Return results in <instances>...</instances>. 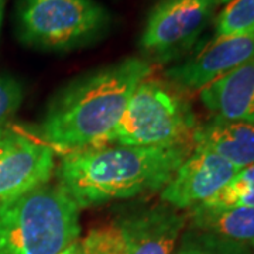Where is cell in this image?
Masks as SVG:
<instances>
[{
	"label": "cell",
	"mask_w": 254,
	"mask_h": 254,
	"mask_svg": "<svg viewBox=\"0 0 254 254\" xmlns=\"http://www.w3.org/2000/svg\"><path fill=\"white\" fill-rule=\"evenodd\" d=\"M153 73V64L128 57L75 78L50 100L40 136L66 153L106 144L136 88Z\"/></svg>",
	"instance_id": "cell-1"
},
{
	"label": "cell",
	"mask_w": 254,
	"mask_h": 254,
	"mask_svg": "<svg viewBox=\"0 0 254 254\" xmlns=\"http://www.w3.org/2000/svg\"><path fill=\"white\" fill-rule=\"evenodd\" d=\"M193 150V145H95L64 155L57 184L79 209L160 192Z\"/></svg>",
	"instance_id": "cell-2"
},
{
	"label": "cell",
	"mask_w": 254,
	"mask_h": 254,
	"mask_svg": "<svg viewBox=\"0 0 254 254\" xmlns=\"http://www.w3.org/2000/svg\"><path fill=\"white\" fill-rule=\"evenodd\" d=\"M81 209L47 182L0 202V254H60L81 236Z\"/></svg>",
	"instance_id": "cell-3"
},
{
	"label": "cell",
	"mask_w": 254,
	"mask_h": 254,
	"mask_svg": "<svg viewBox=\"0 0 254 254\" xmlns=\"http://www.w3.org/2000/svg\"><path fill=\"white\" fill-rule=\"evenodd\" d=\"M198 125L185 92L164 76L150 75L131 95L108 143L138 147L193 145Z\"/></svg>",
	"instance_id": "cell-4"
},
{
	"label": "cell",
	"mask_w": 254,
	"mask_h": 254,
	"mask_svg": "<svg viewBox=\"0 0 254 254\" xmlns=\"http://www.w3.org/2000/svg\"><path fill=\"white\" fill-rule=\"evenodd\" d=\"M112 17L96 0H20L17 36L24 46L68 53L108 34Z\"/></svg>",
	"instance_id": "cell-5"
},
{
	"label": "cell",
	"mask_w": 254,
	"mask_h": 254,
	"mask_svg": "<svg viewBox=\"0 0 254 254\" xmlns=\"http://www.w3.org/2000/svg\"><path fill=\"white\" fill-rule=\"evenodd\" d=\"M219 0H158L145 18L138 47L153 65H170L190 55L215 20Z\"/></svg>",
	"instance_id": "cell-6"
},
{
	"label": "cell",
	"mask_w": 254,
	"mask_h": 254,
	"mask_svg": "<svg viewBox=\"0 0 254 254\" xmlns=\"http://www.w3.org/2000/svg\"><path fill=\"white\" fill-rule=\"evenodd\" d=\"M55 153L40 136L7 122L0 126V202L51 181Z\"/></svg>",
	"instance_id": "cell-7"
},
{
	"label": "cell",
	"mask_w": 254,
	"mask_h": 254,
	"mask_svg": "<svg viewBox=\"0 0 254 254\" xmlns=\"http://www.w3.org/2000/svg\"><path fill=\"white\" fill-rule=\"evenodd\" d=\"M254 58V31L212 37L184 60L170 65L164 78L182 92H200L205 86Z\"/></svg>",
	"instance_id": "cell-8"
},
{
	"label": "cell",
	"mask_w": 254,
	"mask_h": 254,
	"mask_svg": "<svg viewBox=\"0 0 254 254\" xmlns=\"http://www.w3.org/2000/svg\"><path fill=\"white\" fill-rule=\"evenodd\" d=\"M125 254H173L187 226V215L158 202L127 209L112 222Z\"/></svg>",
	"instance_id": "cell-9"
},
{
	"label": "cell",
	"mask_w": 254,
	"mask_h": 254,
	"mask_svg": "<svg viewBox=\"0 0 254 254\" xmlns=\"http://www.w3.org/2000/svg\"><path fill=\"white\" fill-rule=\"evenodd\" d=\"M240 170L218 154L193 147L160 190L161 202L177 210H190L213 198Z\"/></svg>",
	"instance_id": "cell-10"
},
{
	"label": "cell",
	"mask_w": 254,
	"mask_h": 254,
	"mask_svg": "<svg viewBox=\"0 0 254 254\" xmlns=\"http://www.w3.org/2000/svg\"><path fill=\"white\" fill-rule=\"evenodd\" d=\"M199 98L213 116L254 123V58L205 86Z\"/></svg>",
	"instance_id": "cell-11"
},
{
	"label": "cell",
	"mask_w": 254,
	"mask_h": 254,
	"mask_svg": "<svg viewBox=\"0 0 254 254\" xmlns=\"http://www.w3.org/2000/svg\"><path fill=\"white\" fill-rule=\"evenodd\" d=\"M193 147L209 150L243 170L254 164V123L213 116L198 125Z\"/></svg>",
	"instance_id": "cell-12"
},
{
	"label": "cell",
	"mask_w": 254,
	"mask_h": 254,
	"mask_svg": "<svg viewBox=\"0 0 254 254\" xmlns=\"http://www.w3.org/2000/svg\"><path fill=\"white\" fill-rule=\"evenodd\" d=\"M190 229L208 232L254 249V208L199 205L187 213Z\"/></svg>",
	"instance_id": "cell-13"
},
{
	"label": "cell",
	"mask_w": 254,
	"mask_h": 254,
	"mask_svg": "<svg viewBox=\"0 0 254 254\" xmlns=\"http://www.w3.org/2000/svg\"><path fill=\"white\" fill-rule=\"evenodd\" d=\"M173 254H254L249 246L208 232L187 229L182 232Z\"/></svg>",
	"instance_id": "cell-14"
},
{
	"label": "cell",
	"mask_w": 254,
	"mask_h": 254,
	"mask_svg": "<svg viewBox=\"0 0 254 254\" xmlns=\"http://www.w3.org/2000/svg\"><path fill=\"white\" fill-rule=\"evenodd\" d=\"M254 31V0H230L215 17L213 37H229Z\"/></svg>",
	"instance_id": "cell-15"
},
{
	"label": "cell",
	"mask_w": 254,
	"mask_h": 254,
	"mask_svg": "<svg viewBox=\"0 0 254 254\" xmlns=\"http://www.w3.org/2000/svg\"><path fill=\"white\" fill-rule=\"evenodd\" d=\"M202 205L254 208V164L240 170L213 198Z\"/></svg>",
	"instance_id": "cell-16"
},
{
	"label": "cell",
	"mask_w": 254,
	"mask_h": 254,
	"mask_svg": "<svg viewBox=\"0 0 254 254\" xmlns=\"http://www.w3.org/2000/svg\"><path fill=\"white\" fill-rule=\"evenodd\" d=\"M81 243L86 254H125L122 239L113 223L92 229Z\"/></svg>",
	"instance_id": "cell-17"
},
{
	"label": "cell",
	"mask_w": 254,
	"mask_h": 254,
	"mask_svg": "<svg viewBox=\"0 0 254 254\" xmlns=\"http://www.w3.org/2000/svg\"><path fill=\"white\" fill-rule=\"evenodd\" d=\"M24 92L21 83L10 75H0V126L11 122L23 103Z\"/></svg>",
	"instance_id": "cell-18"
},
{
	"label": "cell",
	"mask_w": 254,
	"mask_h": 254,
	"mask_svg": "<svg viewBox=\"0 0 254 254\" xmlns=\"http://www.w3.org/2000/svg\"><path fill=\"white\" fill-rule=\"evenodd\" d=\"M60 254H86L83 247H82L81 240H76L75 243H72L71 246H68L65 250H63Z\"/></svg>",
	"instance_id": "cell-19"
},
{
	"label": "cell",
	"mask_w": 254,
	"mask_h": 254,
	"mask_svg": "<svg viewBox=\"0 0 254 254\" xmlns=\"http://www.w3.org/2000/svg\"><path fill=\"white\" fill-rule=\"evenodd\" d=\"M4 7H6V0H0V30H1L3 17H4Z\"/></svg>",
	"instance_id": "cell-20"
},
{
	"label": "cell",
	"mask_w": 254,
	"mask_h": 254,
	"mask_svg": "<svg viewBox=\"0 0 254 254\" xmlns=\"http://www.w3.org/2000/svg\"><path fill=\"white\" fill-rule=\"evenodd\" d=\"M229 1H230V0H219V4H222V3H223V4H226V3H229Z\"/></svg>",
	"instance_id": "cell-21"
}]
</instances>
